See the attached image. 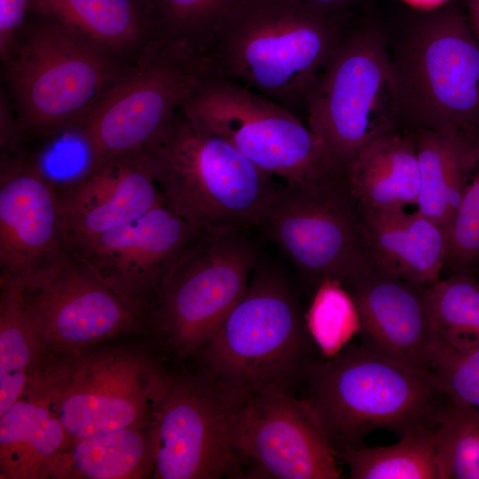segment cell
<instances>
[{"label": "cell", "mask_w": 479, "mask_h": 479, "mask_svg": "<svg viewBox=\"0 0 479 479\" xmlns=\"http://www.w3.org/2000/svg\"><path fill=\"white\" fill-rule=\"evenodd\" d=\"M210 74L202 54L179 43L155 39L75 130L87 152V166L146 149Z\"/></svg>", "instance_id": "cell-6"}, {"label": "cell", "mask_w": 479, "mask_h": 479, "mask_svg": "<svg viewBox=\"0 0 479 479\" xmlns=\"http://www.w3.org/2000/svg\"><path fill=\"white\" fill-rule=\"evenodd\" d=\"M411 6L420 10H435L448 0H403Z\"/></svg>", "instance_id": "cell-37"}, {"label": "cell", "mask_w": 479, "mask_h": 479, "mask_svg": "<svg viewBox=\"0 0 479 479\" xmlns=\"http://www.w3.org/2000/svg\"><path fill=\"white\" fill-rule=\"evenodd\" d=\"M151 425L67 441L42 478L134 479L152 475Z\"/></svg>", "instance_id": "cell-24"}, {"label": "cell", "mask_w": 479, "mask_h": 479, "mask_svg": "<svg viewBox=\"0 0 479 479\" xmlns=\"http://www.w3.org/2000/svg\"><path fill=\"white\" fill-rule=\"evenodd\" d=\"M448 260L464 266L479 259V139L470 152L459 206L447 230Z\"/></svg>", "instance_id": "cell-32"}, {"label": "cell", "mask_w": 479, "mask_h": 479, "mask_svg": "<svg viewBox=\"0 0 479 479\" xmlns=\"http://www.w3.org/2000/svg\"><path fill=\"white\" fill-rule=\"evenodd\" d=\"M245 399L208 377L169 379L151 423L152 475L160 479H216L237 454L234 428Z\"/></svg>", "instance_id": "cell-13"}, {"label": "cell", "mask_w": 479, "mask_h": 479, "mask_svg": "<svg viewBox=\"0 0 479 479\" xmlns=\"http://www.w3.org/2000/svg\"><path fill=\"white\" fill-rule=\"evenodd\" d=\"M0 415L42 372L44 352L25 305L20 279L0 277Z\"/></svg>", "instance_id": "cell-26"}, {"label": "cell", "mask_w": 479, "mask_h": 479, "mask_svg": "<svg viewBox=\"0 0 479 479\" xmlns=\"http://www.w3.org/2000/svg\"><path fill=\"white\" fill-rule=\"evenodd\" d=\"M439 342L459 349L479 347V280L457 273L420 288Z\"/></svg>", "instance_id": "cell-28"}, {"label": "cell", "mask_w": 479, "mask_h": 479, "mask_svg": "<svg viewBox=\"0 0 479 479\" xmlns=\"http://www.w3.org/2000/svg\"><path fill=\"white\" fill-rule=\"evenodd\" d=\"M247 232L202 230L167 270L149 321L177 355L199 350L246 292L258 263Z\"/></svg>", "instance_id": "cell-9"}, {"label": "cell", "mask_w": 479, "mask_h": 479, "mask_svg": "<svg viewBox=\"0 0 479 479\" xmlns=\"http://www.w3.org/2000/svg\"><path fill=\"white\" fill-rule=\"evenodd\" d=\"M28 12L52 19L130 62L159 37L150 0H30Z\"/></svg>", "instance_id": "cell-22"}, {"label": "cell", "mask_w": 479, "mask_h": 479, "mask_svg": "<svg viewBox=\"0 0 479 479\" xmlns=\"http://www.w3.org/2000/svg\"><path fill=\"white\" fill-rule=\"evenodd\" d=\"M465 3L469 26L479 43V0H465Z\"/></svg>", "instance_id": "cell-36"}, {"label": "cell", "mask_w": 479, "mask_h": 479, "mask_svg": "<svg viewBox=\"0 0 479 479\" xmlns=\"http://www.w3.org/2000/svg\"><path fill=\"white\" fill-rule=\"evenodd\" d=\"M68 436L56 408L53 370L35 378L0 415L1 477L42 478Z\"/></svg>", "instance_id": "cell-21"}, {"label": "cell", "mask_w": 479, "mask_h": 479, "mask_svg": "<svg viewBox=\"0 0 479 479\" xmlns=\"http://www.w3.org/2000/svg\"><path fill=\"white\" fill-rule=\"evenodd\" d=\"M344 287L356 302L364 342L404 364L430 372L439 341L420 288L374 265Z\"/></svg>", "instance_id": "cell-19"}, {"label": "cell", "mask_w": 479, "mask_h": 479, "mask_svg": "<svg viewBox=\"0 0 479 479\" xmlns=\"http://www.w3.org/2000/svg\"><path fill=\"white\" fill-rule=\"evenodd\" d=\"M200 231L163 202L67 253L149 320L167 270Z\"/></svg>", "instance_id": "cell-15"}, {"label": "cell", "mask_w": 479, "mask_h": 479, "mask_svg": "<svg viewBox=\"0 0 479 479\" xmlns=\"http://www.w3.org/2000/svg\"><path fill=\"white\" fill-rule=\"evenodd\" d=\"M20 280L25 305L44 352L79 354L146 320L68 255L49 270Z\"/></svg>", "instance_id": "cell-14"}, {"label": "cell", "mask_w": 479, "mask_h": 479, "mask_svg": "<svg viewBox=\"0 0 479 479\" xmlns=\"http://www.w3.org/2000/svg\"><path fill=\"white\" fill-rule=\"evenodd\" d=\"M308 123L334 166L343 171L400 116L393 69L379 28L365 27L341 41L305 98Z\"/></svg>", "instance_id": "cell-7"}, {"label": "cell", "mask_w": 479, "mask_h": 479, "mask_svg": "<svg viewBox=\"0 0 479 479\" xmlns=\"http://www.w3.org/2000/svg\"><path fill=\"white\" fill-rule=\"evenodd\" d=\"M351 479H439L435 421L387 446L349 448L338 454Z\"/></svg>", "instance_id": "cell-27"}, {"label": "cell", "mask_w": 479, "mask_h": 479, "mask_svg": "<svg viewBox=\"0 0 479 479\" xmlns=\"http://www.w3.org/2000/svg\"><path fill=\"white\" fill-rule=\"evenodd\" d=\"M145 150L164 204L200 230L256 227L278 188L271 174L180 110Z\"/></svg>", "instance_id": "cell-4"}, {"label": "cell", "mask_w": 479, "mask_h": 479, "mask_svg": "<svg viewBox=\"0 0 479 479\" xmlns=\"http://www.w3.org/2000/svg\"><path fill=\"white\" fill-rule=\"evenodd\" d=\"M237 454L279 479H338L342 470L311 406L286 388L247 397L235 421Z\"/></svg>", "instance_id": "cell-16"}, {"label": "cell", "mask_w": 479, "mask_h": 479, "mask_svg": "<svg viewBox=\"0 0 479 479\" xmlns=\"http://www.w3.org/2000/svg\"><path fill=\"white\" fill-rule=\"evenodd\" d=\"M359 207L405 208L416 205L420 166L414 139L389 132L364 145L342 171Z\"/></svg>", "instance_id": "cell-23"}, {"label": "cell", "mask_w": 479, "mask_h": 479, "mask_svg": "<svg viewBox=\"0 0 479 479\" xmlns=\"http://www.w3.org/2000/svg\"><path fill=\"white\" fill-rule=\"evenodd\" d=\"M304 318L310 337L326 358L337 355L360 333L356 302L337 279L326 278L317 284Z\"/></svg>", "instance_id": "cell-30"}, {"label": "cell", "mask_w": 479, "mask_h": 479, "mask_svg": "<svg viewBox=\"0 0 479 479\" xmlns=\"http://www.w3.org/2000/svg\"><path fill=\"white\" fill-rule=\"evenodd\" d=\"M342 40L335 14L302 0H236L203 56L213 75L291 110L304 103Z\"/></svg>", "instance_id": "cell-1"}, {"label": "cell", "mask_w": 479, "mask_h": 479, "mask_svg": "<svg viewBox=\"0 0 479 479\" xmlns=\"http://www.w3.org/2000/svg\"><path fill=\"white\" fill-rule=\"evenodd\" d=\"M256 227L317 284L330 278L345 286L373 265L343 173L319 181L286 182Z\"/></svg>", "instance_id": "cell-11"}, {"label": "cell", "mask_w": 479, "mask_h": 479, "mask_svg": "<svg viewBox=\"0 0 479 479\" xmlns=\"http://www.w3.org/2000/svg\"><path fill=\"white\" fill-rule=\"evenodd\" d=\"M308 5L327 13L335 14L351 0H302Z\"/></svg>", "instance_id": "cell-35"}, {"label": "cell", "mask_w": 479, "mask_h": 479, "mask_svg": "<svg viewBox=\"0 0 479 479\" xmlns=\"http://www.w3.org/2000/svg\"><path fill=\"white\" fill-rule=\"evenodd\" d=\"M78 355L54 368L56 408L68 441L151 425L169 380L153 359L117 349Z\"/></svg>", "instance_id": "cell-12"}, {"label": "cell", "mask_w": 479, "mask_h": 479, "mask_svg": "<svg viewBox=\"0 0 479 479\" xmlns=\"http://www.w3.org/2000/svg\"><path fill=\"white\" fill-rule=\"evenodd\" d=\"M30 0H0V57L3 59L29 13Z\"/></svg>", "instance_id": "cell-34"}, {"label": "cell", "mask_w": 479, "mask_h": 479, "mask_svg": "<svg viewBox=\"0 0 479 479\" xmlns=\"http://www.w3.org/2000/svg\"><path fill=\"white\" fill-rule=\"evenodd\" d=\"M158 36L203 55L222 17L236 0H150Z\"/></svg>", "instance_id": "cell-31"}, {"label": "cell", "mask_w": 479, "mask_h": 479, "mask_svg": "<svg viewBox=\"0 0 479 479\" xmlns=\"http://www.w3.org/2000/svg\"><path fill=\"white\" fill-rule=\"evenodd\" d=\"M23 134L75 131L130 62L65 25L28 13L1 59Z\"/></svg>", "instance_id": "cell-2"}, {"label": "cell", "mask_w": 479, "mask_h": 479, "mask_svg": "<svg viewBox=\"0 0 479 479\" xmlns=\"http://www.w3.org/2000/svg\"><path fill=\"white\" fill-rule=\"evenodd\" d=\"M357 208L375 267L418 288L440 279L448 260V237L443 228L418 209Z\"/></svg>", "instance_id": "cell-20"}, {"label": "cell", "mask_w": 479, "mask_h": 479, "mask_svg": "<svg viewBox=\"0 0 479 479\" xmlns=\"http://www.w3.org/2000/svg\"><path fill=\"white\" fill-rule=\"evenodd\" d=\"M311 406L337 453L386 429L399 437L435 421L447 398L428 371L366 344L346 346L307 370Z\"/></svg>", "instance_id": "cell-3"}, {"label": "cell", "mask_w": 479, "mask_h": 479, "mask_svg": "<svg viewBox=\"0 0 479 479\" xmlns=\"http://www.w3.org/2000/svg\"><path fill=\"white\" fill-rule=\"evenodd\" d=\"M307 334L304 314L286 277L258 262L242 297L199 349L205 376L244 399L286 388Z\"/></svg>", "instance_id": "cell-5"}, {"label": "cell", "mask_w": 479, "mask_h": 479, "mask_svg": "<svg viewBox=\"0 0 479 479\" xmlns=\"http://www.w3.org/2000/svg\"><path fill=\"white\" fill-rule=\"evenodd\" d=\"M393 69L400 116L420 129L454 130L475 137L479 43L458 7L421 17L393 61Z\"/></svg>", "instance_id": "cell-8"}, {"label": "cell", "mask_w": 479, "mask_h": 479, "mask_svg": "<svg viewBox=\"0 0 479 479\" xmlns=\"http://www.w3.org/2000/svg\"><path fill=\"white\" fill-rule=\"evenodd\" d=\"M475 138L444 129H420L414 138L420 166L417 209L446 233L461 199Z\"/></svg>", "instance_id": "cell-25"}, {"label": "cell", "mask_w": 479, "mask_h": 479, "mask_svg": "<svg viewBox=\"0 0 479 479\" xmlns=\"http://www.w3.org/2000/svg\"><path fill=\"white\" fill-rule=\"evenodd\" d=\"M57 185L40 163L18 153L2 158L0 277L28 279L67 255Z\"/></svg>", "instance_id": "cell-17"}, {"label": "cell", "mask_w": 479, "mask_h": 479, "mask_svg": "<svg viewBox=\"0 0 479 479\" xmlns=\"http://www.w3.org/2000/svg\"><path fill=\"white\" fill-rule=\"evenodd\" d=\"M435 427L439 479H479V413L447 399Z\"/></svg>", "instance_id": "cell-29"}, {"label": "cell", "mask_w": 479, "mask_h": 479, "mask_svg": "<svg viewBox=\"0 0 479 479\" xmlns=\"http://www.w3.org/2000/svg\"><path fill=\"white\" fill-rule=\"evenodd\" d=\"M180 111L286 182L319 181L342 173L320 139L291 110L233 81L208 75Z\"/></svg>", "instance_id": "cell-10"}, {"label": "cell", "mask_w": 479, "mask_h": 479, "mask_svg": "<svg viewBox=\"0 0 479 479\" xmlns=\"http://www.w3.org/2000/svg\"><path fill=\"white\" fill-rule=\"evenodd\" d=\"M430 373L448 400L479 413V347L459 349L439 342Z\"/></svg>", "instance_id": "cell-33"}, {"label": "cell", "mask_w": 479, "mask_h": 479, "mask_svg": "<svg viewBox=\"0 0 479 479\" xmlns=\"http://www.w3.org/2000/svg\"><path fill=\"white\" fill-rule=\"evenodd\" d=\"M57 190L67 251L164 202L145 149L86 166Z\"/></svg>", "instance_id": "cell-18"}]
</instances>
